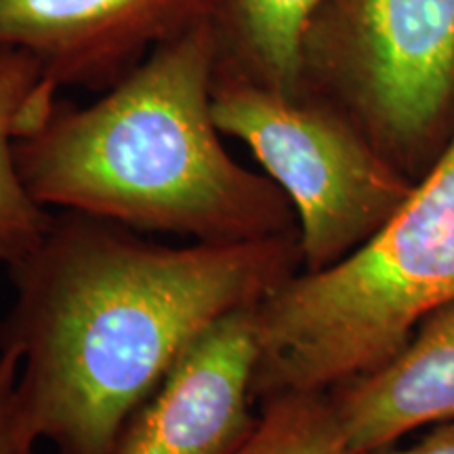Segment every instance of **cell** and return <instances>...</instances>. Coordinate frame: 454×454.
<instances>
[{
    "label": "cell",
    "instance_id": "6da1fadb",
    "mask_svg": "<svg viewBox=\"0 0 454 454\" xmlns=\"http://www.w3.org/2000/svg\"><path fill=\"white\" fill-rule=\"evenodd\" d=\"M297 271L299 234L168 247L116 221L53 213L9 268L15 299L0 322L34 431L57 454H110L192 339Z\"/></svg>",
    "mask_w": 454,
    "mask_h": 454
},
{
    "label": "cell",
    "instance_id": "7a4b0ae2",
    "mask_svg": "<svg viewBox=\"0 0 454 454\" xmlns=\"http://www.w3.org/2000/svg\"><path fill=\"white\" fill-rule=\"evenodd\" d=\"M215 24L160 44L98 101L55 99L15 141L36 202L196 242L299 234L274 179L242 167L213 118Z\"/></svg>",
    "mask_w": 454,
    "mask_h": 454
},
{
    "label": "cell",
    "instance_id": "3957f363",
    "mask_svg": "<svg viewBox=\"0 0 454 454\" xmlns=\"http://www.w3.org/2000/svg\"><path fill=\"white\" fill-rule=\"evenodd\" d=\"M454 301V137L381 230L337 263L297 271L254 309L253 400L331 391L377 371Z\"/></svg>",
    "mask_w": 454,
    "mask_h": 454
},
{
    "label": "cell",
    "instance_id": "277c9868",
    "mask_svg": "<svg viewBox=\"0 0 454 454\" xmlns=\"http://www.w3.org/2000/svg\"><path fill=\"white\" fill-rule=\"evenodd\" d=\"M305 89L343 106L417 184L454 137V0H326L303 36Z\"/></svg>",
    "mask_w": 454,
    "mask_h": 454
},
{
    "label": "cell",
    "instance_id": "5b68a950",
    "mask_svg": "<svg viewBox=\"0 0 454 454\" xmlns=\"http://www.w3.org/2000/svg\"><path fill=\"white\" fill-rule=\"evenodd\" d=\"M213 118L251 147L291 200L301 271H320L364 244L412 194L397 170L337 101L305 89L282 95L215 72Z\"/></svg>",
    "mask_w": 454,
    "mask_h": 454
},
{
    "label": "cell",
    "instance_id": "8992f818",
    "mask_svg": "<svg viewBox=\"0 0 454 454\" xmlns=\"http://www.w3.org/2000/svg\"><path fill=\"white\" fill-rule=\"evenodd\" d=\"M225 0H0V44L26 49L57 89L106 93L160 44L217 24Z\"/></svg>",
    "mask_w": 454,
    "mask_h": 454
},
{
    "label": "cell",
    "instance_id": "52a82bcc",
    "mask_svg": "<svg viewBox=\"0 0 454 454\" xmlns=\"http://www.w3.org/2000/svg\"><path fill=\"white\" fill-rule=\"evenodd\" d=\"M254 309L231 311L192 339L110 454H240L259 423L251 394Z\"/></svg>",
    "mask_w": 454,
    "mask_h": 454
},
{
    "label": "cell",
    "instance_id": "ba28073f",
    "mask_svg": "<svg viewBox=\"0 0 454 454\" xmlns=\"http://www.w3.org/2000/svg\"><path fill=\"white\" fill-rule=\"evenodd\" d=\"M328 397L349 454H372L421 425L454 421V301L431 311L389 362Z\"/></svg>",
    "mask_w": 454,
    "mask_h": 454
},
{
    "label": "cell",
    "instance_id": "9c48e42d",
    "mask_svg": "<svg viewBox=\"0 0 454 454\" xmlns=\"http://www.w3.org/2000/svg\"><path fill=\"white\" fill-rule=\"evenodd\" d=\"M57 90L36 57L0 44V263L7 268L41 244L53 219L21 181L15 141L44 121Z\"/></svg>",
    "mask_w": 454,
    "mask_h": 454
},
{
    "label": "cell",
    "instance_id": "30bf717a",
    "mask_svg": "<svg viewBox=\"0 0 454 454\" xmlns=\"http://www.w3.org/2000/svg\"><path fill=\"white\" fill-rule=\"evenodd\" d=\"M326 0H225L217 24V74L282 95L305 90L303 36Z\"/></svg>",
    "mask_w": 454,
    "mask_h": 454
},
{
    "label": "cell",
    "instance_id": "8fae6325",
    "mask_svg": "<svg viewBox=\"0 0 454 454\" xmlns=\"http://www.w3.org/2000/svg\"><path fill=\"white\" fill-rule=\"evenodd\" d=\"M240 454H349V450L328 391H303L261 402L257 429Z\"/></svg>",
    "mask_w": 454,
    "mask_h": 454
},
{
    "label": "cell",
    "instance_id": "7c38bea8",
    "mask_svg": "<svg viewBox=\"0 0 454 454\" xmlns=\"http://www.w3.org/2000/svg\"><path fill=\"white\" fill-rule=\"evenodd\" d=\"M20 356L15 351H0V454H36V442L30 419L21 404Z\"/></svg>",
    "mask_w": 454,
    "mask_h": 454
},
{
    "label": "cell",
    "instance_id": "4fadbf2b",
    "mask_svg": "<svg viewBox=\"0 0 454 454\" xmlns=\"http://www.w3.org/2000/svg\"><path fill=\"white\" fill-rule=\"evenodd\" d=\"M372 454H454V421L440 423V427H435L429 435L404 450H397V448H383Z\"/></svg>",
    "mask_w": 454,
    "mask_h": 454
}]
</instances>
